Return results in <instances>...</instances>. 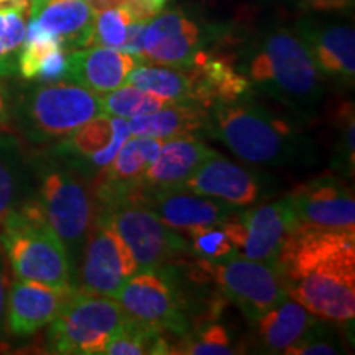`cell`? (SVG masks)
I'll use <instances>...</instances> for the list:
<instances>
[{"label": "cell", "mask_w": 355, "mask_h": 355, "mask_svg": "<svg viewBox=\"0 0 355 355\" xmlns=\"http://www.w3.org/2000/svg\"><path fill=\"white\" fill-rule=\"evenodd\" d=\"M275 268L286 295L324 322L349 326L355 318V230L298 225Z\"/></svg>", "instance_id": "6da1fadb"}, {"label": "cell", "mask_w": 355, "mask_h": 355, "mask_svg": "<svg viewBox=\"0 0 355 355\" xmlns=\"http://www.w3.org/2000/svg\"><path fill=\"white\" fill-rule=\"evenodd\" d=\"M257 94H263L308 123L327 81L293 25L266 21L247 32L230 28L220 44Z\"/></svg>", "instance_id": "7a4b0ae2"}, {"label": "cell", "mask_w": 355, "mask_h": 355, "mask_svg": "<svg viewBox=\"0 0 355 355\" xmlns=\"http://www.w3.org/2000/svg\"><path fill=\"white\" fill-rule=\"evenodd\" d=\"M206 135L225 146L242 162L259 166H313L318 159L316 145L304 121L283 115L248 99L217 104L209 110Z\"/></svg>", "instance_id": "3957f363"}, {"label": "cell", "mask_w": 355, "mask_h": 355, "mask_svg": "<svg viewBox=\"0 0 355 355\" xmlns=\"http://www.w3.org/2000/svg\"><path fill=\"white\" fill-rule=\"evenodd\" d=\"M32 158V199L76 263L97 217L91 178L51 150Z\"/></svg>", "instance_id": "277c9868"}, {"label": "cell", "mask_w": 355, "mask_h": 355, "mask_svg": "<svg viewBox=\"0 0 355 355\" xmlns=\"http://www.w3.org/2000/svg\"><path fill=\"white\" fill-rule=\"evenodd\" d=\"M0 254L13 277L56 290H78L76 263L32 198L6 217L0 227Z\"/></svg>", "instance_id": "5b68a950"}, {"label": "cell", "mask_w": 355, "mask_h": 355, "mask_svg": "<svg viewBox=\"0 0 355 355\" xmlns=\"http://www.w3.org/2000/svg\"><path fill=\"white\" fill-rule=\"evenodd\" d=\"M101 114L99 94L68 79L12 91L13 132L33 145L58 144Z\"/></svg>", "instance_id": "8992f818"}, {"label": "cell", "mask_w": 355, "mask_h": 355, "mask_svg": "<svg viewBox=\"0 0 355 355\" xmlns=\"http://www.w3.org/2000/svg\"><path fill=\"white\" fill-rule=\"evenodd\" d=\"M128 322L130 318L117 300L78 288L48 324L46 349L63 355L102 354Z\"/></svg>", "instance_id": "52a82bcc"}, {"label": "cell", "mask_w": 355, "mask_h": 355, "mask_svg": "<svg viewBox=\"0 0 355 355\" xmlns=\"http://www.w3.org/2000/svg\"><path fill=\"white\" fill-rule=\"evenodd\" d=\"M122 237L130 248L139 272H153L178 263L191 254L188 239L168 227L137 194L97 209V217Z\"/></svg>", "instance_id": "ba28073f"}, {"label": "cell", "mask_w": 355, "mask_h": 355, "mask_svg": "<svg viewBox=\"0 0 355 355\" xmlns=\"http://www.w3.org/2000/svg\"><path fill=\"white\" fill-rule=\"evenodd\" d=\"M229 26L207 24L176 7L159 12L144 26L140 63L191 68L219 46Z\"/></svg>", "instance_id": "9c48e42d"}, {"label": "cell", "mask_w": 355, "mask_h": 355, "mask_svg": "<svg viewBox=\"0 0 355 355\" xmlns=\"http://www.w3.org/2000/svg\"><path fill=\"white\" fill-rule=\"evenodd\" d=\"M115 300L127 316L141 326L181 337L193 331L189 303L178 283L175 263L153 272H137Z\"/></svg>", "instance_id": "30bf717a"}, {"label": "cell", "mask_w": 355, "mask_h": 355, "mask_svg": "<svg viewBox=\"0 0 355 355\" xmlns=\"http://www.w3.org/2000/svg\"><path fill=\"white\" fill-rule=\"evenodd\" d=\"M198 265L250 322L288 298L275 265L250 260L241 254L217 261L198 259Z\"/></svg>", "instance_id": "8fae6325"}, {"label": "cell", "mask_w": 355, "mask_h": 355, "mask_svg": "<svg viewBox=\"0 0 355 355\" xmlns=\"http://www.w3.org/2000/svg\"><path fill=\"white\" fill-rule=\"evenodd\" d=\"M229 234L237 254L273 265L290 234L298 227L290 196L259 206L237 209L220 224Z\"/></svg>", "instance_id": "7c38bea8"}, {"label": "cell", "mask_w": 355, "mask_h": 355, "mask_svg": "<svg viewBox=\"0 0 355 355\" xmlns=\"http://www.w3.org/2000/svg\"><path fill=\"white\" fill-rule=\"evenodd\" d=\"M345 13H300L293 28L326 81L354 87L355 30Z\"/></svg>", "instance_id": "4fadbf2b"}, {"label": "cell", "mask_w": 355, "mask_h": 355, "mask_svg": "<svg viewBox=\"0 0 355 355\" xmlns=\"http://www.w3.org/2000/svg\"><path fill=\"white\" fill-rule=\"evenodd\" d=\"M273 178L268 173L239 165L214 152L204 159L181 188L243 209L273 196L277 189Z\"/></svg>", "instance_id": "5bb4252c"}, {"label": "cell", "mask_w": 355, "mask_h": 355, "mask_svg": "<svg viewBox=\"0 0 355 355\" xmlns=\"http://www.w3.org/2000/svg\"><path fill=\"white\" fill-rule=\"evenodd\" d=\"M79 290L115 298L127 279L139 272L130 248L107 224L96 219L83 245Z\"/></svg>", "instance_id": "9a60e30c"}, {"label": "cell", "mask_w": 355, "mask_h": 355, "mask_svg": "<svg viewBox=\"0 0 355 355\" xmlns=\"http://www.w3.org/2000/svg\"><path fill=\"white\" fill-rule=\"evenodd\" d=\"M288 196L298 225L326 230H355L354 191L343 178L324 173L296 186Z\"/></svg>", "instance_id": "2e32d148"}, {"label": "cell", "mask_w": 355, "mask_h": 355, "mask_svg": "<svg viewBox=\"0 0 355 355\" xmlns=\"http://www.w3.org/2000/svg\"><path fill=\"white\" fill-rule=\"evenodd\" d=\"M128 137L130 127L127 119L101 114L71 133L68 139L53 144L50 150L96 180L114 162Z\"/></svg>", "instance_id": "e0dca14e"}, {"label": "cell", "mask_w": 355, "mask_h": 355, "mask_svg": "<svg viewBox=\"0 0 355 355\" xmlns=\"http://www.w3.org/2000/svg\"><path fill=\"white\" fill-rule=\"evenodd\" d=\"M137 196L158 219L176 232H186L207 225H220L235 214L237 207L219 199L201 196L184 188L144 189Z\"/></svg>", "instance_id": "ac0fdd59"}, {"label": "cell", "mask_w": 355, "mask_h": 355, "mask_svg": "<svg viewBox=\"0 0 355 355\" xmlns=\"http://www.w3.org/2000/svg\"><path fill=\"white\" fill-rule=\"evenodd\" d=\"M74 291L56 290L42 283L13 277L7 296V332L15 337L37 334L60 314Z\"/></svg>", "instance_id": "d6986e66"}, {"label": "cell", "mask_w": 355, "mask_h": 355, "mask_svg": "<svg viewBox=\"0 0 355 355\" xmlns=\"http://www.w3.org/2000/svg\"><path fill=\"white\" fill-rule=\"evenodd\" d=\"M139 63L140 61L135 56L125 51L92 44V46L68 51L66 79L96 94H104L123 86L128 74Z\"/></svg>", "instance_id": "ffe728a7"}, {"label": "cell", "mask_w": 355, "mask_h": 355, "mask_svg": "<svg viewBox=\"0 0 355 355\" xmlns=\"http://www.w3.org/2000/svg\"><path fill=\"white\" fill-rule=\"evenodd\" d=\"M94 13L87 0H30L28 19L53 35L66 51L92 46Z\"/></svg>", "instance_id": "44dd1931"}, {"label": "cell", "mask_w": 355, "mask_h": 355, "mask_svg": "<svg viewBox=\"0 0 355 355\" xmlns=\"http://www.w3.org/2000/svg\"><path fill=\"white\" fill-rule=\"evenodd\" d=\"M252 322L255 326V345L261 352L286 354L316 329L322 319L288 296Z\"/></svg>", "instance_id": "7402d4cb"}, {"label": "cell", "mask_w": 355, "mask_h": 355, "mask_svg": "<svg viewBox=\"0 0 355 355\" xmlns=\"http://www.w3.org/2000/svg\"><path fill=\"white\" fill-rule=\"evenodd\" d=\"M214 152L216 150L194 135L163 140L157 158L141 178V188H181L184 181L201 166L204 159L209 158Z\"/></svg>", "instance_id": "603a6c76"}, {"label": "cell", "mask_w": 355, "mask_h": 355, "mask_svg": "<svg viewBox=\"0 0 355 355\" xmlns=\"http://www.w3.org/2000/svg\"><path fill=\"white\" fill-rule=\"evenodd\" d=\"M32 158L20 137L0 132V227L13 209L32 198Z\"/></svg>", "instance_id": "cb8c5ba5"}, {"label": "cell", "mask_w": 355, "mask_h": 355, "mask_svg": "<svg viewBox=\"0 0 355 355\" xmlns=\"http://www.w3.org/2000/svg\"><path fill=\"white\" fill-rule=\"evenodd\" d=\"M130 135L175 139V137H198L209 127L207 109L193 104H166L152 114L137 115L128 121Z\"/></svg>", "instance_id": "d4e9b609"}, {"label": "cell", "mask_w": 355, "mask_h": 355, "mask_svg": "<svg viewBox=\"0 0 355 355\" xmlns=\"http://www.w3.org/2000/svg\"><path fill=\"white\" fill-rule=\"evenodd\" d=\"M127 83L146 92H152L170 104L199 105L198 81L193 68L139 63L128 74Z\"/></svg>", "instance_id": "484cf974"}, {"label": "cell", "mask_w": 355, "mask_h": 355, "mask_svg": "<svg viewBox=\"0 0 355 355\" xmlns=\"http://www.w3.org/2000/svg\"><path fill=\"white\" fill-rule=\"evenodd\" d=\"M30 0L0 7V78L19 74V60L25 43Z\"/></svg>", "instance_id": "4316f807"}, {"label": "cell", "mask_w": 355, "mask_h": 355, "mask_svg": "<svg viewBox=\"0 0 355 355\" xmlns=\"http://www.w3.org/2000/svg\"><path fill=\"white\" fill-rule=\"evenodd\" d=\"M331 166L337 175L354 178L355 170V117L354 104L340 101L329 114Z\"/></svg>", "instance_id": "83f0119b"}, {"label": "cell", "mask_w": 355, "mask_h": 355, "mask_svg": "<svg viewBox=\"0 0 355 355\" xmlns=\"http://www.w3.org/2000/svg\"><path fill=\"white\" fill-rule=\"evenodd\" d=\"M99 102L102 114L122 119L152 114L155 110L170 104V102L162 99V97L155 96L152 92H146L137 86H132V84L99 94Z\"/></svg>", "instance_id": "f1b7e54d"}, {"label": "cell", "mask_w": 355, "mask_h": 355, "mask_svg": "<svg viewBox=\"0 0 355 355\" xmlns=\"http://www.w3.org/2000/svg\"><path fill=\"white\" fill-rule=\"evenodd\" d=\"M171 345L165 339V334L152 327L141 326L132 321L123 329L115 334L104 352L109 355H145V354H171Z\"/></svg>", "instance_id": "f546056e"}, {"label": "cell", "mask_w": 355, "mask_h": 355, "mask_svg": "<svg viewBox=\"0 0 355 355\" xmlns=\"http://www.w3.org/2000/svg\"><path fill=\"white\" fill-rule=\"evenodd\" d=\"M137 19L125 6H115L99 8L94 13V26H92V44L97 46L125 48L128 33Z\"/></svg>", "instance_id": "4dcf8cb0"}, {"label": "cell", "mask_w": 355, "mask_h": 355, "mask_svg": "<svg viewBox=\"0 0 355 355\" xmlns=\"http://www.w3.org/2000/svg\"><path fill=\"white\" fill-rule=\"evenodd\" d=\"M173 354L186 355H232L237 354L227 327L219 322L209 321L196 327V332L183 336L180 345Z\"/></svg>", "instance_id": "1f68e13d"}, {"label": "cell", "mask_w": 355, "mask_h": 355, "mask_svg": "<svg viewBox=\"0 0 355 355\" xmlns=\"http://www.w3.org/2000/svg\"><path fill=\"white\" fill-rule=\"evenodd\" d=\"M189 248L191 254L198 259L217 261L224 260L230 255L237 254L229 234L222 225H207L189 230Z\"/></svg>", "instance_id": "d6a6232c"}, {"label": "cell", "mask_w": 355, "mask_h": 355, "mask_svg": "<svg viewBox=\"0 0 355 355\" xmlns=\"http://www.w3.org/2000/svg\"><path fill=\"white\" fill-rule=\"evenodd\" d=\"M263 2L286 8L296 15L300 13H345L349 15L355 6V0H263Z\"/></svg>", "instance_id": "836d02e7"}, {"label": "cell", "mask_w": 355, "mask_h": 355, "mask_svg": "<svg viewBox=\"0 0 355 355\" xmlns=\"http://www.w3.org/2000/svg\"><path fill=\"white\" fill-rule=\"evenodd\" d=\"M340 354L339 345L332 343L329 327L321 322L311 334L298 345L290 349L286 355H334Z\"/></svg>", "instance_id": "e575fe53"}, {"label": "cell", "mask_w": 355, "mask_h": 355, "mask_svg": "<svg viewBox=\"0 0 355 355\" xmlns=\"http://www.w3.org/2000/svg\"><path fill=\"white\" fill-rule=\"evenodd\" d=\"M0 132H13L12 89L7 87V84L2 81V78H0Z\"/></svg>", "instance_id": "d590c367"}, {"label": "cell", "mask_w": 355, "mask_h": 355, "mask_svg": "<svg viewBox=\"0 0 355 355\" xmlns=\"http://www.w3.org/2000/svg\"><path fill=\"white\" fill-rule=\"evenodd\" d=\"M8 275H7V266L6 259L0 254V337L6 334V314H7V296H8Z\"/></svg>", "instance_id": "8d00e7d4"}, {"label": "cell", "mask_w": 355, "mask_h": 355, "mask_svg": "<svg viewBox=\"0 0 355 355\" xmlns=\"http://www.w3.org/2000/svg\"><path fill=\"white\" fill-rule=\"evenodd\" d=\"M146 2L150 3V6H152V8L157 13H159L163 10V8H165V6L168 3V0H146Z\"/></svg>", "instance_id": "74e56055"}, {"label": "cell", "mask_w": 355, "mask_h": 355, "mask_svg": "<svg viewBox=\"0 0 355 355\" xmlns=\"http://www.w3.org/2000/svg\"><path fill=\"white\" fill-rule=\"evenodd\" d=\"M15 2H19V0H0V7L10 6V3H15Z\"/></svg>", "instance_id": "f35d334b"}]
</instances>
